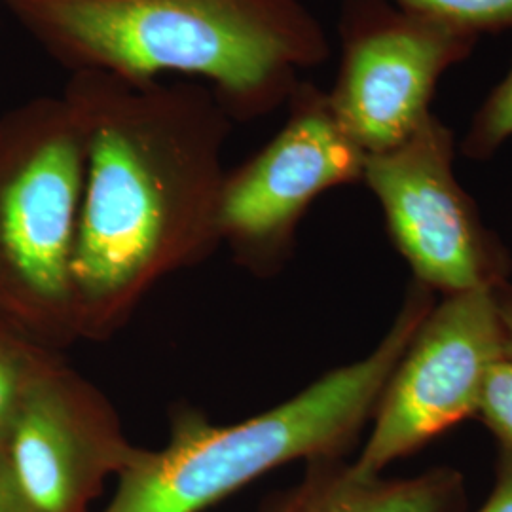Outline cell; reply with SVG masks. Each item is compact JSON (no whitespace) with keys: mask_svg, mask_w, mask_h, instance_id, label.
Returning a JSON list of instances; mask_svg holds the SVG:
<instances>
[{"mask_svg":"<svg viewBox=\"0 0 512 512\" xmlns=\"http://www.w3.org/2000/svg\"><path fill=\"white\" fill-rule=\"evenodd\" d=\"M86 145L74 251L78 340L122 329L165 277L220 245L222 156L234 120L209 86L71 73Z\"/></svg>","mask_w":512,"mask_h":512,"instance_id":"obj_1","label":"cell"},{"mask_svg":"<svg viewBox=\"0 0 512 512\" xmlns=\"http://www.w3.org/2000/svg\"><path fill=\"white\" fill-rule=\"evenodd\" d=\"M71 73L203 78L234 122L287 105L330 42L302 0H4Z\"/></svg>","mask_w":512,"mask_h":512,"instance_id":"obj_2","label":"cell"},{"mask_svg":"<svg viewBox=\"0 0 512 512\" xmlns=\"http://www.w3.org/2000/svg\"><path fill=\"white\" fill-rule=\"evenodd\" d=\"M433 294L414 281L376 348L274 408L230 425L213 423L190 406L177 408L164 446L139 450L99 512H203L287 463L348 458L391 372L435 306Z\"/></svg>","mask_w":512,"mask_h":512,"instance_id":"obj_3","label":"cell"},{"mask_svg":"<svg viewBox=\"0 0 512 512\" xmlns=\"http://www.w3.org/2000/svg\"><path fill=\"white\" fill-rule=\"evenodd\" d=\"M84 175V135L63 95L0 114V321L57 353L78 342Z\"/></svg>","mask_w":512,"mask_h":512,"instance_id":"obj_4","label":"cell"},{"mask_svg":"<svg viewBox=\"0 0 512 512\" xmlns=\"http://www.w3.org/2000/svg\"><path fill=\"white\" fill-rule=\"evenodd\" d=\"M456 137L433 112L403 145L366 158L363 183L395 249L431 293L494 289L512 256L456 175Z\"/></svg>","mask_w":512,"mask_h":512,"instance_id":"obj_5","label":"cell"},{"mask_svg":"<svg viewBox=\"0 0 512 512\" xmlns=\"http://www.w3.org/2000/svg\"><path fill=\"white\" fill-rule=\"evenodd\" d=\"M338 35L330 109L366 156L403 145L423 126L440 78L480 38L393 0H346Z\"/></svg>","mask_w":512,"mask_h":512,"instance_id":"obj_6","label":"cell"},{"mask_svg":"<svg viewBox=\"0 0 512 512\" xmlns=\"http://www.w3.org/2000/svg\"><path fill=\"white\" fill-rule=\"evenodd\" d=\"M287 120L236 169L226 171L219 202L220 245L255 275H274L293 255L311 203L332 188L363 183L366 156L338 124L327 90L302 80Z\"/></svg>","mask_w":512,"mask_h":512,"instance_id":"obj_7","label":"cell"},{"mask_svg":"<svg viewBox=\"0 0 512 512\" xmlns=\"http://www.w3.org/2000/svg\"><path fill=\"white\" fill-rule=\"evenodd\" d=\"M499 361L505 355L492 289L444 296L391 372L353 467L382 475L459 421L476 418Z\"/></svg>","mask_w":512,"mask_h":512,"instance_id":"obj_8","label":"cell"},{"mask_svg":"<svg viewBox=\"0 0 512 512\" xmlns=\"http://www.w3.org/2000/svg\"><path fill=\"white\" fill-rule=\"evenodd\" d=\"M139 450L105 393L61 357L4 429L0 467L25 512H92Z\"/></svg>","mask_w":512,"mask_h":512,"instance_id":"obj_9","label":"cell"},{"mask_svg":"<svg viewBox=\"0 0 512 512\" xmlns=\"http://www.w3.org/2000/svg\"><path fill=\"white\" fill-rule=\"evenodd\" d=\"M465 505V476L452 467L387 478L363 475L346 458H321L260 512H463Z\"/></svg>","mask_w":512,"mask_h":512,"instance_id":"obj_10","label":"cell"},{"mask_svg":"<svg viewBox=\"0 0 512 512\" xmlns=\"http://www.w3.org/2000/svg\"><path fill=\"white\" fill-rule=\"evenodd\" d=\"M61 357L0 321V437L31 385Z\"/></svg>","mask_w":512,"mask_h":512,"instance_id":"obj_11","label":"cell"},{"mask_svg":"<svg viewBox=\"0 0 512 512\" xmlns=\"http://www.w3.org/2000/svg\"><path fill=\"white\" fill-rule=\"evenodd\" d=\"M509 141H512V65L476 109L459 150L469 160L484 162Z\"/></svg>","mask_w":512,"mask_h":512,"instance_id":"obj_12","label":"cell"},{"mask_svg":"<svg viewBox=\"0 0 512 512\" xmlns=\"http://www.w3.org/2000/svg\"><path fill=\"white\" fill-rule=\"evenodd\" d=\"M401 6L450 21L475 35L512 29V0H393Z\"/></svg>","mask_w":512,"mask_h":512,"instance_id":"obj_13","label":"cell"},{"mask_svg":"<svg viewBox=\"0 0 512 512\" xmlns=\"http://www.w3.org/2000/svg\"><path fill=\"white\" fill-rule=\"evenodd\" d=\"M476 418L488 425L499 446L512 452V361H499L490 370Z\"/></svg>","mask_w":512,"mask_h":512,"instance_id":"obj_14","label":"cell"},{"mask_svg":"<svg viewBox=\"0 0 512 512\" xmlns=\"http://www.w3.org/2000/svg\"><path fill=\"white\" fill-rule=\"evenodd\" d=\"M476 512H512V452L503 446L495 463L494 488Z\"/></svg>","mask_w":512,"mask_h":512,"instance_id":"obj_15","label":"cell"},{"mask_svg":"<svg viewBox=\"0 0 512 512\" xmlns=\"http://www.w3.org/2000/svg\"><path fill=\"white\" fill-rule=\"evenodd\" d=\"M495 313L499 319L503 336V355L505 361H512V283L505 281L492 289Z\"/></svg>","mask_w":512,"mask_h":512,"instance_id":"obj_16","label":"cell"},{"mask_svg":"<svg viewBox=\"0 0 512 512\" xmlns=\"http://www.w3.org/2000/svg\"><path fill=\"white\" fill-rule=\"evenodd\" d=\"M0 512H25L0 467Z\"/></svg>","mask_w":512,"mask_h":512,"instance_id":"obj_17","label":"cell"}]
</instances>
